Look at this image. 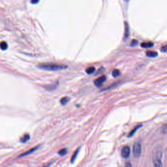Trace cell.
Returning <instances> with one entry per match:
<instances>
[{
	"instance_id": "14",
	"label": "cell",
	"mask_w": 167,
	"mask_h": 167,
	"mask_svg": "<svg viewBox=\"0 0 167 167\" xmlns=\"http://www.w3.org/2000/svg\"><path fill=\"white\" fill-rule=\"evenodd\" d=\"M0 48L3 51L6 50L8 48V45L7 43L4 42V41H2L0 43Z\"/></svg>"
},
{
	"instance_id": "20",
	"label": "cell",
	"mask_w": 167,
	"mask_h": 167,
	"mask_svg": "<svg viewBox=\"0 0 167 167\" xmlns=\"http://www.w3.org/2000/svg\"><path fill=\"white\" fill-rule=\"evenodd\" d=\"M167 46H166V45H165V46H164L162 47V48H161V50L162 52H166L167 51Z\"/></svg>"
},
{
	"instance_id": "2",
	"label": "cell",
	"mask_w": 167,
	"mask_h": 167,
	"mask_svg": "<svg viewBox=\"0 0 167 167\" xmlns=\"http://www.w3.org/2000/svg\"><path fill=\"white\" fill-rule=\"evenodd\" d=\"M141 146L138 143H135L133 146V153L135 158H139L141 153Z\"/></svg>"
},
{
	"instance_id": "10",
	"label": "cell",
	"mask_w": 167,
	"mask_h": 167,
	"mask_svg": "<svg viewBox=\"0 0 167 167\" xmlns=\"http://www.w3.org/2000/svg\"><path fill=\"white\" fill-rule=\"evenodd\" d=\"M142 126V125H138L137 126H136L135 128L133 129L131 131V132H130V133L129 134L128 137H132L133 136V135H134L135 133H136V132L137 131V130L138 129H139L140 128H141V127Z\"/></svg>"
},
{
	"instance_id": "7",
	"label": "cell",
	"mask_w": 167,
	"mask_h": 167,
	"mask_svg": "<svg viewBox=\"0 0 167 167\" xmlns=\"http://www.w3.org/2000/svg\"><path fill=\"white\" fill-rule=\"evenodd\" d=\"M158 55V54L156 51H149L146 52V56L149 57H156Z\"/></svg>"
},
{
	"instance_id": "17",
	"label": "cell",
	"mask_w": 167,
	"mask_h": 167,
	"mask_svg": "<svg viewBox=\"0 0 167 167\" xmlns=\"http://www.w3.org/2000/svg\"><path fill=\"white\" fill-rule=\"evenodd\" d=\"M112 76L114 77H119L120 75V72L118 69H115L112 71Z\"/></svg>"
},
{
	"instance_id": "6",
	"label": "cell",
	"mask_w": 167,
	"mask_h": 167,
	"mask_svg": "<svg viewBox=\"0 0 167 167\" xmlns=\"http://www.w3.org/2000/svg\"><path fill=\"white\" fill-rule=\"evenodd\" d=\"M39 148V146H36V147H34V148H32L30 150H29L27 151L26 152L23 153V154H21V155H20V156H19V157H23V156H26V155H28L30 154H31V153H33V152H34L35 150H36Z\"/></svg>"
},
{
	"instance_id": "5",
	"label": "cell",
	"mask_w": 167,
	"mask_h": 167,
	"mask_svg": "<svg viewBox=\"0 0 167 167\" xmlns=\"http://www.w3.org/2000/svg\"><path fill=\"white\" fill-rule=\"evenodd\" d=\"M153 164L154 166L156 167H162V164L161 161L160 157L159 156H155L153 158Z\"/></svg>"
},
{
	"instance_id": "12",
	"label": "cell",
	"mask_w": 167,
	"mask_h": 167,
	"mask_svg": "<svg viewBox=\"0 0 167 167\" xmlns=\"http://www.w3.org/2000/svg\"><path fill=\"white\" fill-rule=\"evenodd\" d=\"M79 150L80 149L78 148V149H77L76 151L74 152V153H73L72 158H71V162L72 163H73V162H75V161L76 160L77 157V156L78 154V153H79Z\"/></svg>"
},
{
	"instance_id": "15",
	"label": "cell",
	"mask_w": 167,
	"mask_h": 167,
	"mask_svg": "<svg viewBox=\"0 0 167 167\" xmlns=\"http://www.w3.org/2000/svg\"><path fill=\"white\" fill-rule=\"evenodd\" d=\"M70 101V98L68 97H65L60 99V103L62 105H65Z\"/></svg>"
},
{
	"instance_id": "18",
	"label": "cell",
	"mask_w": 167,
	"mask_h": 167,
	"mask_svg": "<svg viewBox=\"0 0 167 167\" xmlns=\"http://www.w3.org/2000/svg\"><path fill=\"white\" fill-rule=\"evenodd\" d=\"M67 150L66 149H63L60 150L58 151V154L60 156H64L67 154Z\"/></svg>"
},
{
	"instance_id": "9",
	"label": "cell",
	"mask_w": 167,
	"mask_h": 167,
	"mask_svg": "<svg viewBox=\"0 0 167 167\" xmlns=\"http://www.w3.org/2000/svg\"><path fill=\"white\" fill-rule=\"evenodd\" d=\"M154 45L153 43L152 42H143L141 44V47L144 48H151Z\"/></svg>"
},
{
	"instance_id": "21",
	"label": "cell",
	"mask_w": 167,
	"mask_h": 167,
	"mask_svg": "<svg viewBox=\"0 0 167 167\" xmlns=\"http://www.w3.org/2000/svg\"><path fill=\"white\" fill-rule=\"evenodd\" d=\"M30 2L32 4H37L39 2V0H30Z\"/></svg>"
},
{
	"instance_id": "8",
	"label": "cell",
	"mask_w": 167,
	"mask_h": 167,
	"mask_svg": "<svg viewBox=\"0 0 167 167\" xmlns=\"http://www.w3.org/2000/svg\"><path fill=\"white\" fill-rule=\"evenodd\" d=\"M124 28H125L124 37H125V38H127L129 37V29L128 25L126 22H125Z\"/></svg>"
},
{
	"instance_id": "1",
	"label": "cell",
	"mask_w": 167,
	"mask_h": 167,
	"mask_svg": "<svg viewBox=\"0 0 167 167\" xmlns=\"http://www.w3.org/2000/svg\"><path fill=\"white\" fill-rule=\"evenodd\" d=\"M38 68L49 71H57L60 70H65L68 67L66 65L62 64H58L52 63H44L39 64L37 66Z\"/></svg>"
},
{
	"instance_id": "19",
	"label": "cell",
	"mask_w": 167,
	"mask_h": 167,
	"mask_svg": "<svg viewBox=\"0 0 167 167\" xmlns=\"http://www.w3.org/2000/svg\"><path fill=\"white\" fill-rule=\"evenodd\" d=\"M138 41L137 40L133 39L131 42L130 46L132 47H134V46H137L138 45Z\"/></svg>"
},
{
	"instance_id": "16",
	"label": "cell",
	"mask_w": 167,
	"mask_h": 167,
	"mask_svg": "<svg viewBox=\"0 0 167 167\" xmlns=\"http://www.w3.org/2000/svg\"><path fill=\"white\" fill-rule=\"evenodd\" d=\"M58 85V83L57 84H56V83H55V84H51V85H48L46 87V89L47 90H50V91H51L53 89H55L56 88V86Z\"/></svg>"
},
{
	"instance_id": "13",
	"label": "cell",
	"mask_w": 167,
	"mask_h": 167,
	"mask_svg": "<svg viewBox=\"0 0 167 167\" xmlns=\"http://www.w3.org/2000/svg\"><path fill=\"white\" fill-rule=\"evenodd\" d=\"M95 70H96V69L94 67H88L87 68H86L85 72L87 73V74L91 75V74H92V73H94L95 72Z\"/></svg>"
},
{
	"instance_id": "4",
	"label": "cell",
	"mask_w": 167,
	"mask_h": 167,
	"mask_svg": "<svg viewBox=\"0 0 167 167\" xmlns=\"http://www.w3.org/2000/svg\"><path fill=\"white\" fill-rule=\"evenodd\" d=\"M130 149L128 146H125L123 148L121 151V155L124 158H128L130 155Z\"/></svg>"
},
{
	"instance_id": "11",
	"label": "cell",
	"mask_w": 167,
	"mask_h": 167,
	"mask_svg": "<svg viewBox=\"0 0 167 167\" xmlns=\"http://www.w3.org/2000/svg\"><path fill=\"white\" fill-rule=\"evenodd\" d=\"M30 136L29 134H25L24 135V136L22 138H21L20 141L22 143H24L28 141H29V140H30Z\"/></svg>"
},
{
	"instance_id": "3",
	"label": "cell",
	"mask_w": 167,
	"mask_h": 167,
	"mask_svg": "<svg viewBox=\"0 0 167 167\" xmlns=\"http://www.w3.org/2000/svg\"><path fill=\"white\" fill-rule=\"evenodd\" d=\"M106 81V77L105 76H102L101 77L95 79L94 83L95 85L97 87H101L103 85V84Z\"/></svg>"
}]
</instances>
